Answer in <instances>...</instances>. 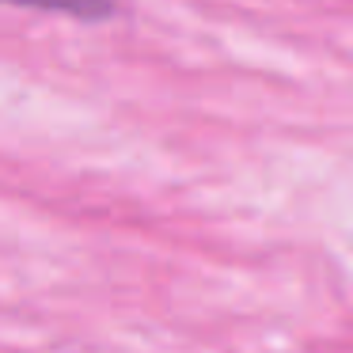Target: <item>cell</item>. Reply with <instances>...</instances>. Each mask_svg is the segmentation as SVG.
I'll return each instance as SVG.
<instances>
[{"mask_svg": "<svg viewBox=\"0 0 353 353\" xmlns=\"http://www.w3.org/2000/svg\"><path fill=\"white\" fill-rule=\"evenodd\" d=\"M16 4H34V8H50V12H69V16L92 19V16H107L110 0H16Z\"/></svg>", "mask_w": 353, "mask_h": 353, "instance_id": "6da1fadb", "label": "cell"}]
</instances>
